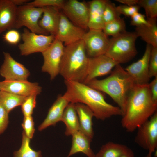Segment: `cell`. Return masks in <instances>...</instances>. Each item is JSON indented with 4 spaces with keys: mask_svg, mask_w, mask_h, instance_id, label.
Returning a JSON list of instances; mask_svg holds the SVG:
<instances>
[{
    "mask_svg": "<svg viewBox=\"0 0 157 157\" xmlns=\"http://www.w3.org/2000/svg\"><path fill=\"white\" fill-rule=\"evenodd\" d=\"M69 103L63 95H59L49 110L46 117L38 126V130L42 131L61 121L64 111Z\"/></svg>",
    "mask_w": 157,
    "mask_h": 157,
    "instance_id": "e0dca14e",
    "label": "cell"
},
{
    "mask_svg": "<svg viewBox=\"0 0 157 157\" xmlns=\"http://www.w3.org/2000/svg\"><path fill=\"white\" fill-rule=\"evenodd\" d=\"M137 5L144 9L147 18L157 17V0H138Z\"/></svg>",
    "mask_w": 157,
    "mask_h": 157,
    "instance_id": "f546056e",
    "label": "cell"
},
{
    "mask_svg": "<svg viewBox=\"0 0 157 157\" xmlns=\"http://www.w3.org/2000/svg\"><path fill=\"white\" fill-rule=\"evenodd\" d=\"M85 84L108 94L118 105L123 115L129 95L135 85L131 77L120 64L114 67L107 77L100 80L94 79Z\"/></svg>",
    "mask_w": 157,
    "mask_h": 157,
    "instance_id": "3957f363",
    "label": "cell"
},
{
    "mask_svg": "<svg viewBox=\"0 0 157 157\" xmlns=\"http://www.w3.org/2000/svg\"><path fill=\"white\" fill-rule=\"evenodd\" d=\"M43 16L38 22L40 26L51 35H55L60 19L58 8L52 6L43 7Z\"/></svg>",
    "mask_w": 157,
    "mask_h": 157,
    "instance_id": "44dd1931",
    "label": "cell"
},
{
    "mask_svg": "<svg viewBox=\"0 0 157 157\" xmlns=\"http://www.w3.org/2000/svg\"><path fill=\"white\" fill-rule=\"evenodd\" d=\"M61 121L66 126L65 134L67 136L72 135L79 130L78 119L75 104L69 103L63 112Z\"/></svg>",
    "mask_w": 157,
    "mask_h": 157,
    "instance_id": "cb8c5ba5",
    "label": "cell"
},
{
    "mask_svg": "<svg viewBox=\"0 0 157 157\" xmlns=\"http://www.w3.org/2000/svg\"><path fill=\"white\" fill-rule=\"evenodd\" d=\"M152 47L147 44L142 57L124 68L135 85L148 84L150 78L149 73V62Z\"/></svg>",
    "mask_w": 157,
    "mask_h": 157,
    "instance_id": "8fae6325",
    "label": "cell"
},
{
    "mask_svg": "<svg viewBox=\"0 0 157 157\" xmlns=\"http://www.w3.org/2000/svg\"><path fill=\"white\" fill-rule=\"evenodd\" d=\"M4 60L0 69V74L5 80H26L30 74L28 70L15 60L10 54L3 52Z\"/></svg>",
    "mask_w": 157,
    "mask_h": 157,
    "instance_id": "9a60e30c",
    "label": "cell"
},
{
    "mask_svg": "<svg viewBox=\"0 0 157 157\" xmlns=\"http://www.w3.org/2000/svg\"><path fill=\"white\" fill-rule=\"evenodd\" d=\"M64 48L63 43L55 37L50 46L42 53L44 59L42 70L49 75L51 80L59 74Z\"/></svg>",
    "mask_w": 157,
    "mask_h": 157,
    "instance_id": "ba28073f",
    "label": "cell"
},
{
    "mask_svg": "<svg viewBox=\"0 0 157 157\" xmlns=\"http://www.w3.org/2000/svg\"><path fill=\"white\" fill-rule=\"evenodd\" d=\"M129 149L124 145L110 142L101 147L95 157H120Z\"/></svg>",
    "mask_w": 157,
    "mask_h": 157,
    "instance_id": "d4e9b609",
    "label": "cell"
},
{
    "mask_svg": "<svg viewBox=\"0 0 157 157\" xmlns=\"http://www.w3.org/2000/svg\"><path fill=\"white\" fill-rule=\"evenodd\" d=\"M120 15L115 5L111 1L107 0L103 14L105 23L120 18Z\"/></svg>",
    "mask_w": 157,
    "mask_h": 157,
    "instance_id": "f1b7e54d",
    "label": "cell"
},
{
    "mask_svg": "<svg viewBox=\"0 0 157 157\" xmlns=\"http://www.w3.org/2000/svg\"><path fill=\"white\" fill-rule=\"evenodd\" d=\"M22 126L26 135L30 139H32L35 131L34 122L32 115L24 116Z\"/></svg>",
    "mask_w": 157,
    "mask_h": 157,
    "instance_id": "d6a6232c",
    "label": "cell"
},
{
    "mask_svg": "<svg viewBox=\"0 0 157 157\" xmlns=\"http://www.w3.org/2000/svg\"><path fill=\"white\" fill-rule=\"evenodd\" d=\"M86 53L82 40L65 47L59 72L65 80L84 83L89 59Z\"/></svg>",
    "mask_w": 157,
    "mask_h": 157,
    "instance_id": "277c9868",
    "label": "cell"
},
{
    "mask_svg": "<svg viewBox=\"0 0 157 157\" xmlns=\"http://www.w3.org/2000/svg\"><path fill=\"white\" fill-rule=\"evenodd\" d=\"M37 95L32 94L27 97L21 105L22 111L24 116L32 115L36 106Z\"/></svg>",
    "mask_w": 157,
    "mask_h": 157,
    "instance_id": "4dcf8cb0",
    "label": "cell"
},
{
    "mask_svg": "<svg viewBox=\"0 0 157 157\" xmlns=\"http://www.w3.org/2000/svg\"><path fill=\"white\" fill-rule=\"evenodd\" d=\"M157 102L153 99L148 84L135 85L128 97L121 120L124 129L132 132L157 112Z\"/></svg>",
    "mask_w": 157,
    "mask_h": 157,
    "instance_id": "7a4b0ae2",
    "label": "cell"
},
{
    "mask_svg": "<svg viewBox=\"0 0 157 157\" xmlns=\"http://www.w3.org/2000/svg\"><path fill=\"white\" fill-rule=\"evenodd\" d=\"M67 157H68L67 156Z\"/></svg>",
    "mask_w": 157,
    "mask_h": 157,
    "instance_id": "7bdbcfd3",
    "label": "cell"
},
{
    "mask_svg": "<svg viewBox=\"0 0 157 157\" xmlns=\"http://www.w3.org/2000/svg\"><path fill=\"white\" fill-rule=\"evenodd\" d=\"M147 24L136 27L135 32L147 44L157 47L156 18H147Z\"/></svg>",
    "mask_w": 157,
    "mask_h": 157,
    "instance_id": "603a6c76",
    "label": "cell"
},
{
    "mask_svg": "<svg viewBox=\"0 0 157 157\" xmlns=\"http://www.w3.org/2000/svg\"></svg>",
    "mask_w": 157,
    "mask_h": 157,
    "instance_id": "ee69618b",
    "label": "cell"
},
{
    "mask_svg": "<svg viewBox=\"0 0 157 157\" xmlns=\"http://www.w3.org/2000/svg\"><path fill=\"white\" fill-rule=\"evenodd\" d=\"M0 90L17 95L27 97L40 94L42 88L37 83L30 82L27 80H5L0 82Z\"/></svg>",
    "mask_w": 157,
    "mask_h": 157,
    "instance_id": "2e32d148",
    "label": "cell"
},
{
    "mask_svg": "<svg viewBox=\"0 0 157 157\" xmlns=\"http://www.w3.org/2000/svg\"><path fill=\"white\" fill-rule=\"evenodd\" d=\"M21 38L23 42L18 45L19 49L22 55L27 56L35 53H42L51 44L55 36L51 34H37L25 28Z\"/></svg>",
    "mask_w": 157,
    "mask_h": 157,
    "instance_id": "52a82bcc",
    "label": "cell"
},
{
    "mask_svg": "<svg viewBox=\"0 0 157 157\" xmlns=\"http://www.w3.org/2000/svg\"><path fill=\"white\" fill-rule=\"evenodd\" d=\"M66 90L63 96L69 103L88 106L97 119L104 120L114 116L123 115L118 106L107 102L101 92L83 83L65 80Z\"/></svg>",
    "mask_w": 157,
    "mask_h": 157,
    "instance_id": "6da1fadb",
    "label": "cell"
},
{
    "mask_svg": "<svg viewBox=\"0 0 157 157\" xmlns=\"http://www.w3.org/2000/svg\"><path fill=\"white\" fill-rule=\"evenodd\" d=\"M137 129L135 142L152 154L157 147V112Z\"/></svg>",
    "mask_w": 157,
    "mask_h": 157,
    "instance_id": "9c48e42d",
    "label": "cell"
},
{
    "mask_svg": "<svg viewBox=\"0 0 157 157\" xmlns=\"http://www.w3.org/2000/svg\"><path fill=\"white\" fill-rule=\"evenodd\" d=\"M118 64L105 54L89 57L87 76L83 83L107 74Z\"/></svg>",
    "mask_w": 157,
    "mask_h": 157,
    "instance_id": "5bb4252c",
    "label": "cell"
},
{
    "mask_svg": "<svg viewBox=\"0 0 157 157\" xmlns=\"http://www.w3.org/2000/svg\"><path fill=\"white\" fill-rule=\"evenodd\" d=\"M120 157H134L133 151L130 149L125 153L122 154Z\"/></svg>",
    "mask_w": 157,
    "mask_h": 157,
    "instance_id": "60d3db41",
    "label": "cell"
},
{
    "mask_svg": "<svg viewBox=\"0 0 157 157\" xmlns=\"http://www.w3.org/2000/svg\"><path fill=\"white\" fill-rule=\"evenodd\" d=\"M107 36H117L126 31V24L123 18L106 23L102 30Z\"/></svg>",
    "mask_w": 157,
    "mask_h": 157,
    "instance_id": "4316f807",
    "label": "cell"
},
{
    "mask_svg": "<svg viewBox=\"0 0 157 157\" xmlns=\"http://www.w3.org/2000/svg\"><path fill=\"white\" fill-rule=\"evenodd\" d=\"M72 146L67 156L69 157L76 154L81 152L88 157H95V154L90 147L92 140L79 131L73 134Z\"/></svg>",
    "mask_w": 157,
    "mask_h": 157,
    "instance_id": "7402d4cb",
    "label": "cell"
},
{
    "mask_svg": "<svg viewBox=\"0 0 157 157\" xmlns=\"http://www.w3.org/2000/svg\"><path fill=\"white\" fill-rule=\"evenodd\" d=\"M63 14L75 25L85 30L88 28V5L77 0L65 1L61 8Z\"/></svg>",
    "mask_w": 157,
    "mask_h": 157,
    "instance_id": "7c38bea8",
    "label": "cell"
},
{
    "mask_svg": "<svg viewBox=\"0 0 157 157\" xmlns=\"http://www.w3.org/2000/svg\"><path fill=\"white\" fill-rule=\"evenodd\" d=\"M150 78L157 76V47H152L149 62Z\"/></svg>",
    "mask_w": 157,
    "mask_h": 157,
    "instance_id": "836d02e7",
    "label": "cell"
},
{
    "mask_svg": "<svg viewBox=\"0 0 157 157\" xmlns=\"http://www.w3.org/2000/svg\"><path fill=\"white\" fill-rule=\"evenodd\" d=\"M65 2L63 0H35L27 3L37 7L52 6L61 9Z\"/></svg>",
    "mask_w": 157,
    "mask_h": 157,
    "instance_id": "1f68e13d",
    "label": "cell"
},
{
    "mask_svg": "<svg viewBox=\"0 0 157 157\" xmlns=\"http://www.w3.org/2000/svg\"><path fill=\"white\" fill-rule=\"evenodd\" d=\"M131 25L136 27L147 24L148 22L145 15L138 12L131 17Z\"/></svg>",
    "mask_w": 157,
    "mask_h": 157,
    "instance_id": "74e56055",
    "label": "cell"
},
{
    "mask_svg": "<svg viewBox=\"0 0 157 157\" xmlns=\"http://www.w3.org/2000/svg\"><path fill=\"white\" fill-rule=\"evenodd\" d=\"M115 1L124 5L132 6L137 5L138 0H115Z\"/></svg>",
    "mask_w": 157,
    "mask_h": 157,
    "instance_id": "ab89813d",
    "label": "cell"
},
{
    "mask_svg": "<svg viewBox=\"0 0 157 157\" xmlns=\"http://www.w3.org/2000/svg\"><path fill=\"white\" fill-rule=\"evenodd\" d=\"M135 32H125L110 38L109 45L105 55L119 64L129 62L136 55Z\"/></svg>",
    "mask_w": 157,
    "mask_h": 157,
    "instance_id": "5b68a950",
    "label": "cell"
},
{
    "mask_svg": "<svg viewBox=\"0 0 157 157\" xmlns=\"http://www.w3.org/2000/svg\"><path fill=\"white\" fill-rule=\"evenodd\" d=\"M3 38L4 40L7 43L15 45L20 41L21 35L17 30L11 29L5 33L3 35Z\"/></svg>",
    "mask_w": 157,
    "mask_h": 157,
    "instance_id": "e575fe53",
    "label": "cell"
},
{
    "mask_svg": "<svg viewBox=\"0 0 157 157\" xmlns=\"http://www.w3.org/2000/svg\"><path fill=\"white\" fill-rule=\"evenodd\" d=\"M26 97L0 90V104L9 113L15 108L21 106Z\"/></svg>",
    "mask_w": 157,
    "mask_h": 157,
    "instance_id": "484cf974",
    "label": "cell"
},
{
    "mask_svg": "<svg viewBox=\"0 0 157 157\" xmlns=\"http://www.w3.org/2000/svg\"><path fill=\"white\" fill-rule=\"evenodd\" d=\"M106 1V0H93L89 2L88 25L89 29L103 30L105 24L103 14Z\"/></svg>",
    "mask_w": 157,
    "mask_h": 157,
    "instance_id": "ffe728a7",
    "label": "cell"
},
{
    "mask_svg": "<svg viewBox=\"0 0 157 157\" xmlns=\"http://www.w3.org/2000/svg\"><path fill=\"white\" fill-rule=\"evenodd\" d=\"M117 10L120 14L125 16L131 17L135 13L138 12L140 7L138 5L128 6L121 5L117 6Z\"/></svg>",
    "mask_w": 157,
    "mask_h": 157,
    "instance_id": "d590c367",
    "label": "cell"
},
{
    "mask_svg": "<svg viewBox=\"0 0 157 157\" xmlns=\"http://www.w3.org/2000/svg\"><path fill=\"white\" fill-rule=\"evenodd\" d=\"M152 154L148 152V154L144 157H152Z\"/></svg>",
    "mask_w": 157,
    "mask_h": 157,
    "instance_id": "b9f144b4",
    "label": "cell"
},
{
    "mask_svg": "<svg viewBox=\"0 0 157 157\" xmlns=\"http://www.w3.org/2000/svg\"><path fill=\"white\" fill-rule=\"evenodd\" d=\"M154 78V79L148 84V85L153 99L157 102V76Z\"/></svg>",
    "mask_w": 157,
    "mask_h": 157,
    "instance_id": "f35d334b",
    "label": "cell"
},
{
    "mask_svg": "<svg viewBox=\"0 0 157 157\" xmlns=\"http://www.w3.org/2000/svg\"><path fill=\"white\" fill-rule=\"evenodd\" d=\"M17 6L13 0H0V34L14 28Z\"/></svg>",
    "mask_w": 157,
    "mask_h": 157,
    "instance_id": "ac0fdd59",
    "label": "cell"
},
{
    "mask_svg": "<svg viewBox=\"0 0 157 157\" xmlns=\"http://www.w3.org/2000/svg\"><path fill=\"white\" fill-rule=\"evenodd\" d=\"M85 30L75 25L63 13H60V19L55 37L65 46L82 40Z\"/></svg>",
    "mask_w": 157,
    "mask_h": 157,
    "instance_id": "4fadbf2b",
    "label": "cell"
},
{
    "mask_svg": "<svg viewBox=\"0 0 157 157\" xmlns=\"http://www.w3.org/2000/svg\"><path fill=\"white\" fill-rule=\"evenodd\" d=\"M30 140L23 131L21 147L18 150L14 152L13 157H42L41 151H36L31 147Z\"/></svg>",
    "mask_w": 157,
    "mask_h": 157,
    "instance_id": "83f0119b",
    "label": "cell"
},
{
    "mask_svg": "<svg viewBox=\"0 0 157 157\" xmlns=\"http://www.w3.org/2000/svg\"><path fill=\"white\" fill-rule=\"evenodd\" d=\"M9 113L0 104V135L7 127L9 123Z\"/></svg>",
    "mask_w": 157,
    "mask_h": 157,
    "instance_id": "8d00e7d4",
    "label": "cell"
},
{
    "mask_svg": "<svg viewBox=\"0 0 157 157\" xmlns=\"http://www.w3.org/2000/svg\"><path fill=\"white\" fill-rule=\"evenodd\" d=\"M75 106L78 119L79 131L92 140L94 135L92 118L94 115L93 112L84 104L76 103Z\"/></svg>",
    "mask_w": 157,
    "mask_h": 157,
    "instance_id": "d6986e66",
    "label": "cell"
},
{
    "mask_svg": "<svg viewBox=\"0 0 157 157\" xmlns=\"http://www.w3.org/2000/svg\"><path fill=\"white\" fill-rule=\"evenodd\" d=\"M43 8L37 7L27 3L17 7L14 28L24 26L31 32L38 34L48 35V33L39 26V19L43 14Z\"/></svg>",
    "mask_w": 157,
    "mask_h": 157,
    "instance_id": "8992f818",
    "label": "cell"
},
{
    "mask_svg": "<svg viewBox=\"0 0 157 157\" xmlns=\"http://www.w3.org/2000/svg\"><path fill=\"white\" fill-rule=\"evenodd\" d=\"M82 40L87 54L90 57H93L105 55L109 45L110 38L102 30L89 29Z\"/></svg>",
    "mask_w": 157,
    "mask_h": 157,
    "instance_id": "30bf717a",
    "label": "cell"
}]
</instances>
